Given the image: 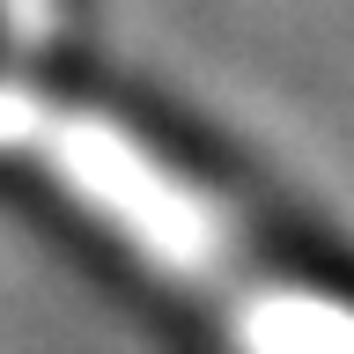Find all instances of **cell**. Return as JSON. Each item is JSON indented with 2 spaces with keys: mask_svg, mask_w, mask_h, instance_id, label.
Returning <instances> with one entry per match:
<instances>
[{
  "mask_svg": "<svg viewBox=\"0 0 354 354\" xmlns=\"http://www.w3.org/2000/svg\"><path fill=\"white\" fill-rule=\"evenodd\" d=\"M0 133L37 170H52V185L96 229H111V243H126L148 273L192 288L236 354H354V310L325 288L266 273L243 221H229V207L192 170H177L133 126H111L104 111L0 96Z\"/></svg>",
  "mask_w": 354,
  "mask_h": 354,
  "instance_id": "1",
  "label": "cell"
}]
</instances>
